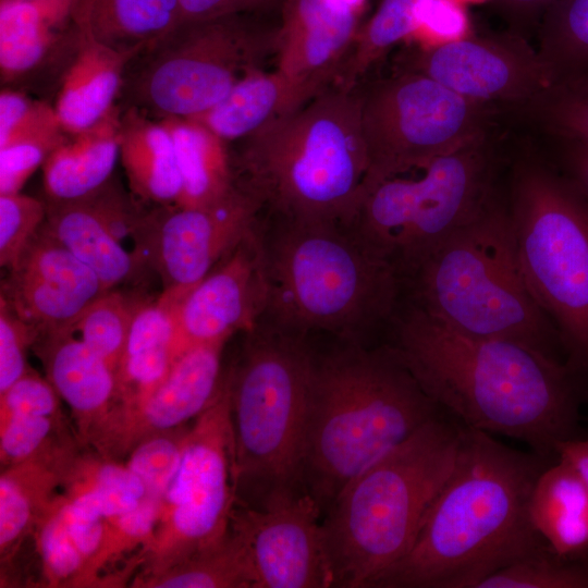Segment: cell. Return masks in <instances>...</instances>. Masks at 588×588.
<instances>
[{"mask_svg":"<svg viewBox=\"0 0 588 588\" xmlns=\"http://www.w3.org/2000/svg\"><path fill=\"white\" fill-rule=\"evenodd\" d=\"M389 344L427 395L466 427L558 458L579 439L587 373L526 345L465 334L415 305L393 314Z\"/></svg>","mask_w":588,"mask_h":588,"instance_id":"cell-1","label":"cell"},{"mask_svg":"<svg viewBox=\"0 0 588 588\" xmlns=\"http://www.w3.org/2000/svg\"><path fill=\"white\" fill-rule=\"evenodd\" d=\"M558 458L463 425L453 469L413 546L369 588H477L548 546L532 523L530 501L538 477Z\"/></svg>","mask_w":588,"mask_h":588,"instance_id":"cell-2","label":"cell"},{"mask_svg":"<svg viewBox=\"0 0 588 588\" xmlns=\"http://www.w3.org/2000/svg\"><path fill=\"white\" fill-rule=\"evenodd\" d=\"M443 413L390 345L352 342L315 358L304 491L323 516L355 477Z\"/></svg>","mask_w":588,"mask_h":588,"instance_id":"cell-3","label":"cell"},{"mask_svg":"<svg viewBox=\"0 0 588 588\" xmlns=\"http://www.w3.org/2000/svg\"><path fill=\"white\" fill-rule=\"evenodd\" d=\"M238 143L234 183L262 209L286 220L348 225L369 172L357 86H329Z\"/></svg>","mask_w":588,"mask_h":588,"instance_id":"cell-4","label":"cell"},{"mask_svg":"<svg viewBox=\"0 0 588 588\" xmlns=\"http://www.w3.org/2000/svg\"><path fill=\"white\" fill-rule=\"evenodd\" d=\"M445 414L355 477L323 514L332 587L369 588L413 546L461 443L463 425Z\"/></svg>","mask_w":588,"mask_h":588,"instance_id":"cell-5","label":"cell"},{"mask_svg":"<svg viewBox=\"0 0 588 588\" xmlns=\"http://www.w3.org/2000/svg\"><path fill=\"white\" fill-rule=\"evenodd\" d=\"M409 303L465 334L513 341L564 360L560 333L532 296L501 196L403 282Z\"/></svg>","mask_w":588,"mask_h":588,"instance_id":"cell-6","label":"cell"},{"mask_svg":"<svg viewBox=\"0 0 588 588\" xmlns=\"http://www.w3.org/2000/svg\"><path fill=\"white\" fill-rule=\"evenodd\" d=\"M262 234L270 323L354 336L390 321L402 281L342 224L281 219Z\"/></svg>","mask_w":588,"mask_h":588,"instance_id":"cell-7","label":"cell"},{"mask_svg":"<svg viewBox=\"0 0 588 588\" xmlns=\"http://www.w3.org/2000/svg\"><path fill=\"white\" fill-rule=\"evenodd\" d=\"M502 126L365 188L346 228L402 284L501 196L509 154Z\"/></svg>","mask_w":588,"mask_h":588,"instance_id":"cell-8","label":"cell"},{"mask_svg":"<svg viewBox=\"0 0 588 588\" xmlns=\"http://www.w3.org/2000/svg\"><path fill=\"white\" fill-rule=\"evenodd\" d=\"M509 148L504 197L528 287L588 375V201L529 136Z\"/></svg>","mask_w":588,"mask_h":588,"instance_id":"cell-9","label":"cell"},{"mask_svg":"<svg viewBox=\"0 0 588 588\" xmlns=\"http://www.w3.org/2000/svg\"><path fill=\"white\" fill-rule=\"evenodd\" d=\"M248 333L228 370L236 503L304 491L306 416L315 358L302 335L272 323Z\"/></svg>","mask_w":588,"mask_h":588,"instance_id":"cell-10","label":"cell"},{"mask_svg":"<svg viewBox=\"0 0 588 588\" xmlns=\"http://www.w3.org/2000/svg\"><path fill=\"white\" fill-rule=\"evenodd\" d=\"M267 48L273 35L266 37L243 14L180 24L128 62L118 106L156 120L196 118L259 69Z\"/></svg>","mask_w":588,"mask_h":588,"instance_id":"cell-11","label":"cell"},{"mask_svg":"<svg viewBox=\"0 0 588 588\" xmlns=\"http://www.w3.org/2000/svg\"><path fill=\"white\" fill-rule=\"evenodd\" d=\"M505 123L502 111L414 72L360 89V126L369 172L365 188L420 167ZM365 192V191H364Z\"/></svg>","mask_w":588,"mask_h":588,"instance_id":"cell-12","label":"cell"},{"mask_svg":"<svg viewBox=\"0 0 588 588\" xmlns=\"http://www.w3.org/2000/svg\"><path fill=\"white\" fill-rule=\"evenodd\" d=\"M236 502L228 371L213 403L189 426L177 471L164 492L154 537L142 549L144 571L161 572L219 544Z\"/></svg>","mask_w":588,"mask_h":588,"instance_id":"cell-13","label":"cell"},{"mask_svg":"<svg viewBox=\"0 0 588 588\" xmlns=\"http://www.w3.org/2000/svg\"><path fill=\"white\" fill-rule=\"evenodd\" d=\"M261 204L235 188L207 207L156 206L147 211L146 260L161 279L162 295L181 298L257 225Z\"/></svg>","mask_w":588,"mask_h":588,"instance_id":"cell-14","label":"cell"},{"mask_svg":"<svg viewBox=\"0 0 588 588\" xmlns=\"http://www.w3.org/2000/svg\"><path fill=\"white\" fill-rule=\"evenodd\" d=\"M400 71L426 75L505 118L551 84L537 49L512 32L436 42L403 57Z\"/></svg>","mask_w":588,"mask_h":588,"instance_id":"cell-15","label":"cell"},{"mask_svg":"<svg viewBox=\"0 0 588 588\" xmlns=\"http://www.w3.org/2000/svg\"><path fill=\"white\" fill-rule=\"evenodd\" d=\"M322 514L305 491L281 492L257 506L235 502L230 528L241 540L254 588H330Z\"/></svg>","mask_w":588,"mask_h":588,"instance_id":"cell-16","label":"cell"},{"mask_svg":"<svg viewBox=\"0 0 588 588\" xmlns=\"http://www.w3.org/2000/svg\"><path fill=\"white\" fill-rule=\"evenodd\" d=\"M262 233L258 225L195 286L170 302L173 357L207 343L249 332L267 309ZM168 301V299H167Z\"/></svg>","mask_w":588,"mask_h":588,"instance_id":"cell-17","label":"cell"},{"mask_svg":"<svg viewBox=\"0 0 588 588\" xmlns=\"http://www.w3.org/2000/svg\"><path fill=\"white\" fill-rule=\"evenodd\" d=\"M224 344H200L180 354L167 378L146 400L134 406H113L90 432L85 446L105 458L119 461L145 439L196 419L222 387Z\"/></svg>","mask_w":588,"mask_h":588,"instance_id":"cell-18","label":"cell"},{"mask_svg":"<svg viewBox=\"0 0 588 588\" xmlns=\"http://www.w3.org/2000/svg\"><path fill=\"white\" fill-rule=\"evenodd\" d=\"M1 281V297L38 334L70 330L109 289L42 228Z\"/></svg>","mask_w":588,"mask_h":588,"instance_id":"cell-19","label":"cell"},{"mask_svg":"<svg viewBox=\"0 0 588 588\" xmlns=\"http://www.w3.org/2000/svg\"><path fill=\"white\" fill-rule=\"evenodd\" d=\"M78 0H0V81L30 93L61 83L81 44ZM58 90V89H57Z\"/></svg>","mask_w":588,"mask_h":588,"instance_id":"cell-20","label":"cell"},{"mask_svg":"<svg viewBox=\"0 0 588 588\" xmlns=\"http://www.w3.org/2000/svg\"><path fill=\"white\" fill-rule=\"evenodd\" d=\"M356 35V9L342 0H285L273 34L275 70L319 94L334 82Z\"/></svg>","mask_w":588,"mask_h":588,"instance_id":"cell-21","label":"cell"},{"mask_svg":"<svg viewBox=\"0 0 588 588\" xmlns=\"http://www.w3.org/2000/svg\"><path fill=\"white\" fill-rule=\"evenodd\" d=\"M61 400L71 409L85 445L115 403V371L71 330L38 334L33 347Z\"/></svg>","mask_w":588,"mask_h":588,"instance_id":"cell-22","label":"cell"},{"mask_svg":"<svg viewBox=\"0 0 588 588\" xmlns=\"http://www.w3.org/2000/svg\"><path fill=\"white\" fill-rule=\"evenodd\" d=\"M78 440L58 444L22 463L1 469L0 556L7 563L34 534L63 493L66 470L79 452Z\"/></svg>","mask_w":588,"mask_h":588,"instance_id":"cell-23","label":"cell"},{"mask_svg":"<svg viewBox=\"0 0 588 588\" xmlns=\"http://www.w3.org/2000/svg\"><path fill=\"white\" fill-rule=\"evenodd\" d=\"M81 30L78 51L61 79L53 105L68 134L94 125L118 105L125 69L137 54L114 50Z\"/></svg>","mask_w":588,"mask_h":588,"instance_id":"cell-24","label":"cell"},{"mask_svg":"<svg viewBox=\"0 0 588 588\" xmlns=\"http://www.w3.org/2000/svg\"><path fill=\"white\" fill-rule=\"evenodd\" d=\"M41 228L90 268L109 289L135 279L146 268L113 234L94 194L77 200H45Z\"/></svg>","mask_w":588,"mask_h":588,"instance_id":"cell-25","label":"cell"},{"mask_svg":"<svg viewBox=\"0 0 588 588\" xmlns=\"http://www.w3.org/2000/svg\"><path fill=\"white\" fill-rule=\"evenodd\" d=\"M121 109L114 106L94 125L69 134L42 164L46 200L86 198L112 179L120 159Z\"/></svg>","mask_w":588,"mask_h":588,"instance_id":"cell-26","label":"cell"},{"mask_svg":"<svg viewBox=\"0 0 588 588\" xmlns=\"http://www.w3.org/2000/svg\"><path fill=\"white\" fill-rule=\"evenodd\" d=\"M306 85L274 70L255 69L207 112L193 118L224 143L240 142L314 98Z\"/></svg>","mask_w":588,"mask_h":588,"instance_id":"cell-27","label":"cell"},{"mask_svg":"<svg viewBox=\"0 0 588 588\" xmlns=\"http://www.w3.org/2000/svg\"><path fill=\"white\" fill-rule=\"evenodd\" d=\"M119 137L132 196L156 206L177 205L182 180L173 139L161 121L133 107L121 109Z\"/></svg>","mask_w":588,"mask_h":588,"instance_id":"cell-28","label":"cell"},{"mask_svg":"<svg viewBox=\"0 0 588 588\" xmlns=\"http://www.w3.org/2000/svg\"><path fill=\"white\" fill-rule=\"evenodd\" d=\"M173 362L171 303L161 295L152 301L144 299L134 316L115 369L113 406L142 403L167 378Z\"/></svg>","mask_w":588,"mask_h":588,"instance_id":"cell-29","label":"cell"},{"mask_svg":"<svg viewBox=\"0 0 588 588\" xmlns=\"http://www.w3.org/2000/svg\"><path fill=\"white\" fill-rule=\"evenodd\" d=\"M530 515L554 552L566 558L588 556V487L565 460L559 457L538 477Z\"/></svg>","mask_w":588,"mask_h":588,"instance_id":"cell-30","label":"cell"},{"mask_svg":"<svg viewBox=\"0 0 588 588\" xmlns=\"http://www.w3.org/2000/svg\"><path fill=\"white\" fill-rule=\"evenodd\" d=\"M160 121L173 139L182 180L176 206L207 207L224 199L235 188L228 144L195 120Z\"/></svg>","mask_w":588,"mask_h":588,"instance_id":"cell-31","label":"cell"},{"mask_svg":"<svg viewBox=\"0 0 588 588\" xmlns=\"http://www.w3.org/2000/svg\"><path fill=\"white\" fill-rule=\"evenodd\" d=\"M75 19L97 41L139 52L179 25V0H78Z\"/></svg>","mask_w":588,"mask_h":588,"instance_id":"cell-32","label":"cell"},{"mask_svg":"<svg viewBox=\"0 0 588 588\" xmlns=\"http://www.w3.org/2000/svg\"><path fill=\"white\" fill-rule=\"evenodd\" d=\"M509 121L538 139L588 147V68L551 83Z\"/></svg>","mask_w":588,"mask_h":588,"instance_id":"cell-33","label":"cell"},{"mask_svg":"<svg viewBox=\"0 0 588 588\" xmlns=\"http://www.w3.org/2000/svg\"><path fill=\"white\" fill-rule=\"evenodd\" d=\"M133 587L254 588L243 544L230 528L217 546L151 575L136 576Z\"/></svg>","mask_w":588,"mask_h":588,"instance_id":"cell-34","label":"cell"},{"mask_svg":"<svg viewBox=\"0 0 588 588\" xmlns=\"http://www.w3.org/2000/svg\"><path fill=\"white\" fill-rule=\"evenodd\" d=\"M539 28L537 52L551 83L588 68V0H553Z\"/></svg>","mask_w":588,"mask_h":588,"instance_id":"cell-35","label":"cell"},{"mask_svg":"<svg viewBox=\"0 0 588 588\" xmlns=\"http://www.w3.org/2000/svg\"><path fill=\"white\" fill-rule=\"evenodd\" d=\"M422 1L383 0L368 24L356 33L336 75L335 85L355 88L365 73L393 45L418 30Z\"/></svg>","mask_w":588,"mask_h":588,"instance_id":"cell-36","label":"cell"},{"mask_svg":"<svg viewBox=\"0 0 588 588\" xmlns=\"http://www.w3.org/2000/svg\"><path fill=\"white\" fill-rule=\"evenodd\" d=\"M142 302L109 290L86 307L70 330L115 371Z\"/></svg>","mask_w":588,"mask_h":588,"instance_id":"cell-37","label":"cell"},{"mask_svg":"<svg viewBox=\"0 0 588 588\" xmlns=\"http://www.w3.org/2000/svg\"><path fill=\"white\" fill-rule=\"evenodd\" d=\"M477 588H588V556H562L546 546L489 575Z\"/></svg>","mask_w":588,"mask_h":588,"instance_id":"cell-38","label":"cell"},{"mask_svg":"<svg viewBox=\"0 0 588 588\" xmlns=\"http://www.w3.org/2000/svg\"><path fill=\"white\" fill-rule=\"evenodd\" d=\"M63 499L62 495L33 534L46 586L94 587L87 564L66 529Z\"/></svg>","mask_w":588,"mask_h":588,"instance_id":"cell-39","label":"cell"},{"mask_svg":"<svg viewBox=\"0 0 588 588\" xmlns=\"http://www.w3.org/2000/svg\"><path fill=\"white\" fill-rule=\"evenodd\" d=\"M189 426L149 437L127 455L125 465L142 480L146 494L162 500L174 478Z\"/></svg>","mask_w":588,"mask_h":588,"instance_id":"cell-40","label":"cell"},{"mask_svg":"<svg viewBox=\"0 0 588 588\" xmlns=\"http://www.w3.org/2000/svg\"><path fill=\"white\" fill-rule=\"evenodd\" d=\"M72 439L78 438L69 433L61 415L12 417L0 422L1 469Z\"/></svg>","mask_w":588,"mask_h":588,"instance_id":"cell-41","label":"cell"},{"mask_svg":"<svg viewBox=\"0 0 588 588\" xmlns=\"http://www.w3.org/2000/svg\"><path fill=\"white\" fill-rule=\"evenodd\" d=\"M60 124L51 125L0 147V195L20 193L29 176L68 137Z\"/></svg>","mask_w":588,"mask_h":588,"instance_id":"cell-42","label":"cell"},{"mask_svg":"<svg viewBox=\"0 0 588 588\" xmlns=\"http://www.w3.org/2000/svg\"><path fill=\"white\" fill-rule=\"evenodd\" d=\"M46 201L20 193L0 195V265L12 268L41 228Z\"/></svg>","mask_w":588,"mask_h":588,"instance_id":"cell-43","label":"cell"},{"mask_svg":"<svg viewBox=\"0 0 588 588\" xmlns=\"http://www.w3.org/2000/svg\"><path fill=\"white\" fill-rule=\"evenodd\" d=\"M56 124L60 122L53 106L47 100L35 99L23 90L1 88L0 147Z\"/></svg>","mask_w":588,"mask_h":588,"instance_id":"cell-44","label":"cell"},{"mask_svg":"<svg viewBox=\"0 0 588 588\" xmlns=\"http://www.w3.org/2000/svg\"><path fill=\"white\" fill-rule=\"evenodd\" d=\"M37 336L38 331L0 296V393L30 368L27 351Z\"/></svg>","mask_w":588,"mask_h":588,"instance_id":"cell-45","label":"cell"},{"mask_svg":"<svg viewBox=\"0 0 588 588\" xmlns=\"http://www.w3.org/2000/svg\"><path fill=\"white\" fill-rule=\"evenodd\" d=\"M60 400L49 380L29 368L0 393V422L16 416H59Z\"/></svg>","mask_w":588,"mask_h":588,"instance_id":"cell-46","label":"cell"},{"mask_svg":"<svg viewBox=\"0 0 588 588\" xmlns=\"http://www.w3.org/2000/svg\"><path fill=\"white\" fill-rule=\"evenodd\" d=\"M161 500L145 495L133 510L107 518L111 537L112 560L137 546L147 547L154 537Z\"/></svg>","mask_w":588,"mask_h":588,"instance_id":"cell-47","label":"cell"},{"mask_svg":"<svg viewBox=\"0 0 588 588\" xmlns=\"http://www.w3.org/2000/svg\"><path fill=\"white\" fill-rule=\"evenodd\" d=\"M419 29L441 41L465 36L467 19L455 0H424L419 10Z\"/></svg>","mask_w":588,"mask_h":588,"instance_id":"cell-48","label":"cell"},{"mask_svg":"<svg viewBox=\"0 0 588 588\" xmlns=\"http://www.w3.org/2000/svg\"><path fill=\"white\" fill-rule=\"evenodd\" d=\"M537 142L552 163L588 201V147L543 139Z\"/></svg>","mask_w":588,"mask_h":588,"instance_id":"cell-49","label":"cell"},{"mask_svg":"<svg viewBox=\"0 0 588 588\" xmlns=\"http://www.w3.org/2000/svg\"><path fill=\"white\" fill-rule=\"evenodd\" d=\"M271 0H179L180 24L210 21L244 14L265 7Z\"/></svg>","mask_w":588,"mask_h":588,"instance_id":"cell-50","label":"cell"},{"mask_svg":"<svg viewBox=\"0 0 588 588\" xmlns=\"http://www.w3.org/2000/svg\"><path fill=\"white\" fill-rule=\"evenodd\" d=\"M507 13L515 34L523 36L522 27L531 25L532 19L540 13V20L553 0H499ZM524 37V36H523Z\"/></svg>","mask_w":588,"mask_h":588,"instance_id":"cell-51","label":"cell"},{"mask_svg":"<svg viewBox=\"0 0 588 588\" xmlns=\"http://www.w3.org/2000/svg\"><path fill=\"white\" fill-rule=\"evenodd\" d=\"M558 455L573 466L588 487V438L561 444Z\"/></svg>","mask_w":588,"mask_h":588,"instance_id":"cell-52","label":"cell"},{"mask_svg":"<svg viewBox=\"0 0 588 588\" xmlns=\"http://www.w3.org/2000/svg\"><path fill=\"white\" fill-rule=\"evenodd\" d=\"M342 1L355 9H357V7L363 2V0H342Z\"/></svg>","mask_w":588,"mask_h":588,"instance_id":"cell-53","label":"cell"},{"mask_svg":"<svg viewBox=\"0 0 588 588\" xmlns=\"http://www.w3.org/2000/svg\"><path fill=\"white\" fill-rule=\"evenodd\" d=\"M470 1H480V0H470Z\"/></svg>","mask_w":588,"mask_h":588,"instance_id":"cell-54","label":"cell"}]
</instances>
